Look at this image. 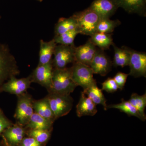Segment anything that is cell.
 Here are the masks:
<instances>
[{
  "instance_id": "obj_1",
  "label": "cell",
  "mask_w": 146,
  "mask_h": 146,
  "mask_svg": "<svg viewBox=\"0 0 146 146\" xmlns=\"http://www.w3.org/2000/svg\"><path fill=\"white\" fill-rule=\"evenodd\" d=\"M77 86L73 81L72 68H54L51 86L49 94L70 95Z\"/></svg>"
},
{
  "instance_id": "obj_2",
  "label": "cell",
  "mask_w": 146,
  "mask_h": 146,
  "mask_svg": "<svg viewBox=\"0 0 146 146\" xmlns=\"http://www.w3.org/2000/svg\"><path fill=\"white\" fill-rule=\"evenodd\" d=\"M17 62L7 45L0 43V92L6 80L20 74Z\"/></svg>"
},
{
  "instance_id": "obj_3",
  "label": "cell",
  "mask_w": 146,
  "mask_h": 146,
  "mask_svg": "<svg viewBox=\"0 0 146 146\" xmlns=\"http://www.w3.org/2000/svg\"><path fill=\"white\" fill-rule=\"evenodd\" d=\"M77 23L79 34L92 36L97 32L101 19L99 15L90 7L74 14Z\"/></svg>"
},
{
  "instance_id": "obj_4",
  "label": "cell",
  "mask_w": 146,
  "mask_h": 146,
  "mask_svg": "<svg viewBox=\"0 0 146 146\" xmlns=\"http://www.w3.org/2000/svg\"><path fill=\"white\" fill-rule=\"evenodd\" d=\"M46 98L56 120L68 115L72 108L73 99L70 95L49 94Z\"/></svg>"
},
{
  "instance_id": "obj_5",
  "label": "cell",
  "mask_w": 146,
  "mask_h": 146,
  "mask_svg": "<svg viewBox=\"0 0 146 146\" xmlns=\"http://www.w3.org/2000/svg\"><path fill=\"white\" fill-rule=\"evenodd\" d=\"M72 77L77 86H81L84 90L97 84L94 78V73L90 66L75 61L72 67Z\"/></svg>"
},
{
  "instance_id": "obj_6",
  "label": "cell",
  "mask_w": 146,
  "mask_h": 146,
  "mask_svg": "<svg viewBox=\"0 0 146 146\" xmlns=\"http://www.w3.org/2000/svg\"><path fill=\"white\" fill-rule=\"evenodd\" d=\"M18 103L14 117L17 123L25 127L34 112L33 100L31 96L26 93L18 96Z\"/></svg>"
},
{
  "instance_id": "obj_7",
  "label": "cell",
  "mask_w": 146,
  "mask_h": 146,
  "mask_svg": "<svg viewBox=\"0 0 146 146\" xmlns=\"http://www.w3.org/2000/svg\"><path fill=\"white\" fill-rule=\"evenodd\" d=\"M75 48L74 44L56 45L54 53V58L52 59L54 68L63 69L69 63H74Z\"/></svg>"
},
{
  "instance_id": "obj_8",
  "label": "cell",
  "mask_w": 146,
  "mask_h": 146,
  "mask_svg": "<svg viewBox=\"0 0 146 146\" xmlns=\"http://www.w3.org/2000/svg\"><path fill=\"white\" fill-rule=\"evenodd\" d=\"M54 67L52 60L44 65H38L30 75L32 82H36L48 91L51 86Z\"/></svg>"
},
{
  "instance_id": "obj_9",
  "label": "cell",
  "mask_w": 146,
  "mask_h": 146,
  "mask_svg": "<svg viewBox=\"0 0 146 146\" xmlns=\"http://www.w3.org/2000/svg\"><path fill=\"white\" fill-rule=\"evenodd\" d=\"M129 75L135 78L146 77V54L130 49Z\"/></svg>"
},
{
  "instance_id": "obj_10",
  "label": "cell",
  "mask_w": 146,
  "mask_h": 146,
  "mask_svg": "<svg viewBox=\"0 0 146 146\" xmlns=\"http://www.w3.org/2000/svg\"><path fill=\"white\" fill-rule=\"evenodd\" d=\"M30 76L27 78L18 79L16 76L11 78L2 86V91L19 96L26 93L32 83Z\"/></svg>"
},
{
  "instance_id": "obj_11",
  "label": "cell",
  "mask_w": 146,
  "mask_h": 146,
  "mask_svg": "<svg viewBox=\"0 0 146 146\" xmlns=\"http://www.w3.org/2000/svg\"><path fill=\"white\" fill-rule=\"evenodd\" d=\"M111 66V61L105 53L104 50L97 48L90 65L94 74L106 76L109 72Z\"/></svg>"
},
{
  "instance_id": "obj_12",
  "label": "cell",
  "mask_w": 146,
  "mask_h": 146,
  "mask_svg": "<svg viewBox=\"0 0 146 146\" xmlns=\"http://www.w3.org/2000/svg\"><path fill=\"white\" fill-rule=\"evenodd\" d=\"M18 123L13 124L3 132V138L11 146L20 145L26 134L27 129Z\"/></svg>"
},
{
  "instance_id": "obj_13",
  "label": "cell",
  "mask_w": 146,
  "mask_h": 146,
  "mask_svg": "<svg viewBox=\"0 0 146 146\" xmlns=\"http://www.w3.org/2000/svg\"><path fill=\"white\" fill-rule=\"evenodd\" d=\"M97 48L90 39L84 44L76 47L75 50L76 61L90 66Z\"/></svg>"
},
{
  "instance_id": "obj_14",
  "label": "cell",
  "mask_w": 146,
  "mask_h": 146,
  "mask_svg": "<svg viewBox=\"0 0 146 146\" xmlns=\"http://www.w3.org/2000/svg\"><path fill=\"white\" fill-rule=\"evenodd\" d=\"M101 17L110 18L119 8L115 0H95L89 7Z\"/></svg>"
},
{
  "instance_id": "obj_15",
  "label": "cell",
  "mask_w": 146,
  "mask_h": 146,
  "mask_svg": "<svg viewBox=\"0 0 146 146\" xmlns=\"http://www.w3.org/2000/svg\"><path fill=\"white\" fill-rule=\"evenodd\" d=\"M119 7L129 13L145 16L146 0H115Z\"/></svg>"
},
{
  "instance_id": "obj_16",
  "label": "cell",
  "mask_w": 146,
  "mask_h": 146,
  "mask_svg": "<svg viewBox=\"0 0 146 146\" xmlns=\"http://www.w3.org/2000/svg\"><path fill=\"white\" fill-rule=\"evenodd\" d=\"M77 115L79 117L85 116H93L98 112L96 105L82 91L79 101L76 106Z\"/></svg>"
},
{
  "instance_id": "obj_17",
  "label": "cell",
  "mask_w": 146,
  "mask_h": 146,
  "mask_svg": "<svg viewBox=\"0 0 146 146\" xmlns=\"http://www.w3.org/2000/svg\"><path fill=\"white\" fill-rule=\"evenodd\" d=\"M56 45L53 39L49 42H45L42 39L40 40L38 65L47 64L52 60V58Z\"/></svg>"
},
{
  "instance_id": "obj_18",
  "label": "cell",
  "mask_w": 146,
  "mask_h": 146,
  "mask_svg": "<svg viewBox=\"0 0 146 146\" xmlns=\"http://www.w3.org/2000/svg\"><path fill=\"white\" fill-rule=\"evenodd\" d=\"M54 122L34 112L25 127L26 129L52 130Z\"/></svg>"
},
{
  "instance_id": "obj_19",
  "label": "cell",
  "mask_w": 146,
  "mask_h": 146,
  "mask_svg": "<svg viewBox=\"0 0 146 146\" xmlns=\"http://www.w3.org/2000/svg\"><path fill=\"white\" fill-rule=\"evenodd\" d=\"M33 107L35 113L43 117L54 122V115L46 98L39 100L33 101Z\"/></svg>"
},
{
  "instance_id": "obj_20",
  "label": "cell",
  "mask_w": 146,
  "mask_h": 146,
  "mask_svg": "<svg viewBox=\"0 0 146 146\" xmlns=\"http://www.w3.org/2000/svg\"><path fill=\"white\" fill-rule=\"evenodd\" d=\"M76 29L77 23L74 15L68 18H61L55 25V35H60Z\"/></svg>"
},
{
  "instance_id": "obj_21",
  "label": "cell",
  "mask_w": 146,
  "mask_h": 146,
  "mask_svg": "<svg viewBox=\"0 0 146 146\" xmlns=\"http://www.w3.org/2000/svg\"><path fill=\"white\" fill-rule=\"evenodd\" d=\"M84 94L96 105H101L103 106L105 110H107V105L106 100L103 94L102 91L97 86V84H94L84 89L83 91Z\"/></svg>"
},
{
  "instance_id": "obj_22",
  "label": "cell",
  "mask_w": 146,
  "mask_h": 146,
  "mask_svg": "<svg viewBox=\"0 0 146 146\" xmlns=\"http://www.w3.org/2000/svg\"><path fill=\"white\" fill-rule=\"evenodd\" d=\"M114 49V60L113 64L115 67L123 68L127 66L129 63L130 56V49L126 47L119 48L112 45Z\"/></svg>"
},
{
  "instance_id": "obj_23",
  "label": "cell",
  "mask_w": 146,
  "mask_h": 146,
  "mask_svg": "<svg viewBox=\"0 0 146 146\" xmlns=\"http://www.w3.org/2000/svg\"><path fill=\"white\" fill-rule=\"evenodd\" d=\"M90 39L96 46L103 50L108 49L114 44L111 33L96 32L91 36Z\"/></svg>"
},
{
  "instance_id": "obj_24",
  "label": "cell",
  "mask_w": 146,
  "mask_h": 146,
  "mask_svg": "<svg viewBox=\"0 0 146 146\" xmlns=\"http://www.w3.org/2000/svg\"><path fill=\"white\" fill-rule=\"evenodd\" d=\"M108 108L117 109L121 112H125L129 116H134L143 121L141 115L136 108L128 101L125 100L123 99L120 103L107 106V109Z\"/></svg>"
},
{
  "instance_id": "obj_25",
  "label": "cell",
  "mask_w": 146,
  "mask_h": 146,
  "mask_svg": "<svg viewBox=\"0 0 146 146\" xmlns=\"http://www.w3.org/2000/svg\"><path fill=\"white\" fill-rule=\"evenodd\" d=\"M128 101L134 106L139 112L143 121L146 119L145 109L146 106V94L142 96L136 93L131 94Z\"/></svg>"
},
{
  "instance_id": "obj_26",
  "label": "cell",
  "mask_w": 146,
  "mask_h": 146,
  "mask_svg": "<svg viewBox=\"0 0 146 146\" xmlns=\"http://www.w3.org/2000/svg\"><path fill=\"white\" fill-rule=\"evenodd\" d=\"M121 24V22L118 20L112 21L110 18H101L98 25L97 32L110 34Z\"/></svg>"
},
{
  "instance_id": "obj_27",
  "label": "cell",
  "mask_w": 146,
  "mask_h": 146,
  "mask_svg": "<svg viewBox=\"0 0 146 146\" xmlns=\"http://www.w3.org/2000/svg\"><path fill=\"white\" fill-rule=\"evenodd\" d=\"M52 130L44 129H29L26 134L29 137H32L43 146L49 140Z\"/></svg>"
},
{
  "instance_id": "obj_28",
  "label": "cell",
  "mask_w": 146,
  "mask_h": 146,
  "mask_svg": "<svg viewBox=\"0 0 146 146\" xmlns=\"http://www.w3.org/2000/svg\"><path fill=\"white\" fill-rule=\"evenodd\" d=\"M79 34L77 29L68 31L60 35H54L53 39L56 44L63 45H72L76 36Z\"/></svg>"
},
{
  "instance_id": "obj_29",
  "label": "cell",
  "mask_w": 146,
  "mask_h": 146,
  "mask_svg": "<svg viewBox=\"0 0 146 146\" xmlns=\"http://www.w3.org/2000/svg\"><path fill=\"white\" fill-rule=\"evenodd\" d=\"M118 87L114 79L108 78L102 84V91L108 93H114L118 90Z\"/></svg>"
},
{
  "instance_id": "obj_30",
  "label": "cell",
  "mask_w": 146,
  "mask_h": 146,
  "mask_svg": "<svg viewBox=\"0 0 146 146\" xmlns=\"http://www.w3.org/2000/svg\"><path fill=\"white\" fill-rule=\"evenodd\" d=\"M129 75V74L119 72L114 76L113 78L117 85L118 89L121 90H123Z\"/></svg>"
},
{
  "instance_id": "obj_31",
  "label": "cell",
  "mask_w": 146,
  "mask_h": 146,
  "mask_svg": "<svg viewBox=\"0 0 146 146\" xmlns=\"http://www.w3.org/2000/svg\"><path fill=\"white\" fill-rule=\"evenodd\" d=\"M13 123L4 114L3 110L0 109V135L7 128L13 125ZM0 146L1 143L0 142Z\"/></svg>"
},
{
  "instance_id": "obj_32",
  "label": "cell",
  "mask_w": 146,
  "mask_h": 146,
  "mask_svg": "<svg viewBox=\"0 0 146 146\" xmlns=\"http://www.w3.org/2000/svg\"><path fill=\"white\" fill-rule=\"evenodd\" d=\"M20 146H42L34 138L29 137L24 138L22 141Z\"/></svg>"
},
{
  "instance_id": "obj_33",
  "label": "cell",
  "mask_w": 146,
  "mask_h": 146,
  "mask_svg": "<svg viewBox=\"0 0 146 146\" xmlns=\"http://www.w3.org/2000/svg\"><path fill=\"white\" fill-rule=\"evenodd\" d=\"M3 143L4 144V145L5 146H11L10 145H9L8 143H7V142H6V141H5V140L4 139H3Z\"/></svg>"
},
{
  "instance_id": "obj_34",
  "label": "cell",
  "mask_w": 146,
  "mask_h": 146,
  "mask_svg": "<svg viewBox=\"0 0 146 146\" xmlns=\"http://www.w3.org/2000/svg\"><path fill=\"white\" fill-rule=\"evenodd\" d=\"M36 1H38L41 2H42V1H43V0H36Z\"/></svg>"
},
{
  "instance_id": "obj_35",
  "label": "cell",
  "mask_w": 146,
  "mask_h": 146,
  "mask_svg": "<svg viewBox=\"0 0 146 146\" xmlns=\"http://www.w3.org/2000/svg\"><path fill=\"white\" fill-rule=\"evenodd\" d=\"M1 15H0V19H1Z\"/></svg>"
}]
</instances>
